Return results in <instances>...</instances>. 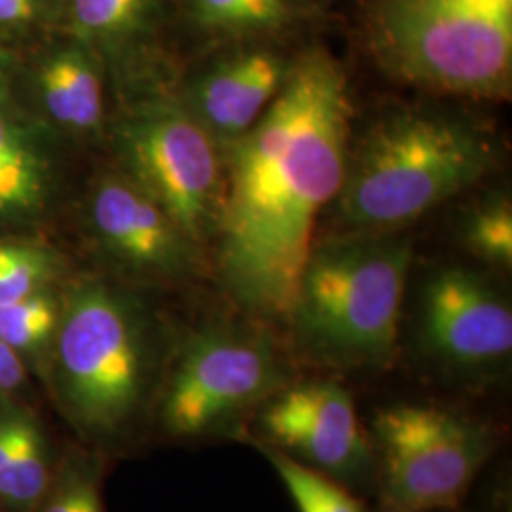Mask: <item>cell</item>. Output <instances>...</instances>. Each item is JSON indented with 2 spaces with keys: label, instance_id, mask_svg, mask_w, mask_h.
Here are the masks:
<instances>
[{
  "label": "cell",
  "instance_id": "obj_14",
  "mask_svg": "<svg viewBox=\"0 0 512 512\" xmlns=\"http://www.w3.org/2000/svg\"><path fill=\"white\" fill-rule=\"evenodd\" d=\"M57 141L31 99L25 67L0 44V228L35 224L52 207Z\"/></svg>",
  "mask_w": 512,
  "mask_h": 512
},
{
  "label": "cell",
  "instance_id": "obj_24",
  "mask_svg": "<svg viewBox=\"0 0 512 512\" xmlns=\"http://www.w3.org/2000/svg\"><path fill=\"white\" fill-rule=\"evenodd\" d=\"M27 368L14 349L0 340V399L12 397L25 384Z\"/></svg>",
  "mask_w": 512,
  "mask_h": 512
},
{
  "label": "cell",
  "instance_id": "obj_9",
  "mask_svg": "<svg viewBox=\"0 0 512 512\" xmlns=\"http://www.w3.org/2000/svg\"><path fill=\"white\" fill-rule=\"evenodd\" d=\"M414 346L442 378L486 384L511 365V300L488 270L440 264L421 277Z\"/></svg>",
  "mask_w": 512,
  "mask_h": 512
},
{
  "label": "cell",
  "instance_id": "obj_26",
  "mask_svg": "<svg viewBox=\"0 0 512 512\" xmlns=\"http://www.w3.org/2000/svg\"><path fill=\"white\" fill-rule=\"evenodd\" d=\"M0 512H4V511H2V507H0Z\"/></svg>",
  "mask_w": 512,
  "mask_h": 512
},
{
  "label": "cell",
  "instance_id": "obj_1",
  "mask_svg": "<svg viewBox=\"0 0 512 512\" xmlns=\"http://www.w3.org/2000/svg\"><path fill=\"white\" fill-rule=\"evenodd\" d=\"M344 65L325 46L293 71L247 135L224 150L213 272L234 310L285 327L317 226L336 198L353 129Z\"/></svg>",
  "mask_w": 512,
  "mask_h": 512
},
{
  "label": "cell",
  "instance_id": "obj_4",
  "mask_svg": "<svg viewBox=\"0 0 512 512\" xmlns=\"http://www.w3.org/2000/svg\"><path fill=\"white\" fill-rule=\"evenodd\" d=\"M414 253L406 230L317 236L285 321L296 357L336 372L391 365Z\"/></svg>",
  "mask_w": 512,
  "mask_h": 512
},
{
  "label": "cell",
  "instance_id": "obj_7",
  "mask_svg": "<svg viewBox=\"0 0 512 512\" xmlns=\"http://www.w3.org/2000/svg\"><path fill=\"white\" fill-rule=\"evenodd\" d=\"M107 139L114 167L209 253L224 202V150L171 93L120 107Z\"/></svg>",
  "mask_w": 512,
  "mask_h": 512
},
{
  "label": "cell",
  "instance_id": "obj_2",
  "mask_svg": "<svg viewBox=\"0 0 512 512\" xmlns=\"http://www.w3.org/2000/svg\"><path fill=\"white\" fill-rule=\"evenodd\" d=\"M503 160L494 128L456 103H397L353 124L327 234L404 232L486 183ZM321 220V222H323Z\"/></svg>",
  "mask_w": 512,
  "mask_h": 512
},
{
  "label": "cell",
  "instance_id": "obj_19",
  "mask_svg": "<svg viewBox=\"0 0 512 512\" xmlns=\"http://www.w3.org/2000/svg\"><path fill=\"white\" fill-rule=\"evenodd\" d=\"M105 461L97 450L71 448L55 459L46 492L29 512H105Z\"/></svg>",
  "mask_w": 512,
  "mask_h": 512
},
{
  "label": "cell",
  "instance_id": "obj_5",
  "mask_svg": "<svg viewBox=\"0 0 512 512\" xmlns=\"http://www.w3.org/2000/svg\"><path fill=\"white\" fill-rule=\"evenodd\" d=\"M368 54L391 80L435 97L512 95V0H365Z\"/></svg>",
  "mask_w": 512,
  "mask_h": 512
},
{
  "label": "cell",
  "instance_id": "obj_17",
  "mask_svg": "<svg viewBox=\"0 0 512 512\" xmlns=\"http://www.w3.org/2000/svg\"><path fill=\"white\" fill-rule=\"evenodd\" d=\"M177 16L203 46L281 40L310 10L304 0H175Z\"/></svg>",
  "mask_w": 512,
  "mask_h": 512
},
{
  "label": "cell",
  "instance_id": "obj_21",
  "mask_svg": "<svg viewBox=\"0 0 512 512\" xmlns=\"http://www.w3.org/2000/svg\"><path fill=\"white\" fill-rule=\"evenodd\" d=\"M247 442V440H245ZM256 452H260L275 473L281 478L283 486L293 499L298 512H365L363 503L351 494L346 484L323 475L311 467H306L293 458L277 452L270 446H264L255 440H249Z\"/></svg>",
  "mask_w": 512,
  "mask_h": 512
},
{
  "label": "cell",
  "instance_id": "obj_25",
  "mask_svg": "<svg viewBox=\"0 0 512 512\" xmlns=\"http://www.w3.org/2000/svg\"><path fill=\"white\" fill-rule=\"evenodd\" d=\"M304 2H306L308 10H313V8H319V6H323V2H327V0H304Z\"/></svg>",
  "mask_w": 512,
  "mask_h": 512
},
{
  "label": "cell",
  "instance_id": "obj_13",
  "mask_svg": "<svg viewBox=\"0 0 512 512\" xmlns=\"http://www.w3.org/2000/svg\"><path fill=\"white\" fill-rule=\"evenodd\" d=\"M175 0H63V31L103 65L118 109L171 92L179 74L165 48Z\"/></svg>",
  "mask_w": 512,
  "mask_h": 512
},
{
  "label": "cell",
  "instance_id": "obj_8",
  "mask_svg": "<svg viewBox=\"0 0 512 512\" xmlns=\"http://www.w3.org/2000/svg\"><path fill=\"white\" fill-rule=\"evenodd\" d=\"M378 512L454 511L494 456L486 423L433 403H399L372 421Z\"/></svg>",
  "mask_w": 512,
  "mask_h": 512
},
{
  "label": "cell",
  "instance_id": "obj_12",
  "mask_svg": "<svg viewBox=\"0 0 512 512\" xmlns=\"http://www.w3.org/2000/svg\"><path fill=\"white\" fill-rule=\"evenodd\" d=\"M279 40L222 44L179 71L171 95L222 150L255 128L293 71Z\"/></svg>",
  "mask_w": 512,
  "mask_h": 512
},
{
  "label": "cell",
  "instance_id": "obj_16",
  "mask_svg": "<svg viewBox=\"0 0 512 512\" xmlns=\"http://www.w3.org/2000/svg\"><path fill=\"white\" fill-rule=\"evenodd\" d=\"M55 458L37 416L12 397L0 399V507L29 512L46 492Z\"/></svg>",
  "mask_w": 512,
  "mask_h": 512
},
{
  "label": "cell",
  "instance_id": "obj_11",
  "mask_svg": "<svg viewBox=\"0 0 512 512\" xmlns=\"http://www.w3.org/2000/svg\"><path fill=\"white\" fill-rule=\"evenodd\" d=\"M86 226L99 255L128 283L179 285L205 266L202 247L116 167L90 186Z\"/></svg>",
  "mask_w": 512,
  "mask_h": 512
},
{
  "label": "cell",
  "instance_id": "obj_20",
  "mask_svg": "<svg viewBox=\"0 0 512 512\" xmlns=\"http://www.w3.org/2000/svg\"><path fill=\"white\" fill-rule=\"evenodd\" d=\"M463 249L488 270L512 268V200L509 192H490L478 198L459 220Z\"/></svg>",
  "mask_w": 512,
  "mask_h": 512
},
{
  "label": "cell",
  "instance_id": "obj_23",
  "mask_svg": "<svg viewBox=\"0 0 512 512\" xmlns=\"http://www.w3.org/2000/svg\"><path fill=\"white\" fill-rule=\"evenodd\" d=\"M63 29V0H0V44Z\"/></svg>",
  "mask_w": 512,
  "mask_h": 512
},
{
  "label": "cell",
  "instance_id": "obj_22",
  "mask_svg": "<svg viewBox=\"0 0 512 512\" xmlns=\"http://www.w3.org/2000/svg\"><path fill=\"white\" fill-rule=\"evenodd\" d=\"M63 272L61 256L33 241H0V306L54 287Z\"/></svg>",
  "mask_w": 512,
  "mask_h": 512
},
{
  "label": "cell",
  "instance_id": "obj_15",
  "mask_svg": "<svg viewBox=\"0 0 512 512\" xmlns=\"http://www.w3.org/2000/svg\"><path fill=\"white\" fill-rule=\"evenodd\" d=\"M25 76L38 114L59 137H107V74L80 42L65 37L50 44Z\"/></svg>",
  "mask_w": 512,
  "mask_h": 512
},
{
  "label": "cell",
  "instance_id": "obj_3",
  "mask_svg": "<svg viewBox=\"0 0 512 512\" xmlns=\"http://www.w3.org/2000/svg\"><path fill=\"white\" fill-rule=\"evenodd\" d=\"M173 349L164 319L133 283L84 275L61 291L46 361L55 403L82 439L118 448L156 416Z\"/></svg>",
  "mask_w": 512,
  "mask_h": 512
},
{
  "label": "cell",
  "instance_id": "obj_10",
  "mask_svg": "<svg viewBox=\"0 0 512 512\" xmlns=\"http://www.w3.org/2000/svg\"><path fill=\"white\" fill-rule=\"evenodd\" d=\"M348 488L376 484V456L346 387L291 382L256 410L247 437Z\"/></svg>",
  "mask_w": 512,
  "mask_h": 512
},
{
  "label": "cell",
  "instance_id": "obj_6",
  "mask_svg": "<svg viewBox=\"0 0 512 512\" xmlns=\"http://www.w3.org/2000/svg\"><path fill=\"white\" fill-rule=\"evenodd\" d=\"M291 382L274 327L239 311L217 315L175 344L154 420L169 439H245L256 410Z\"/></svg>",
  "mask_w": 512,
  "mask_h": 512
},
{
  "label": "cell",
  "instance_id": "obj_18",
  "mask_svg": "<svg viewBox=\"0 0 512 512\" xmlns=\"http://www.w3.org/2000/svg\"><path fill=\"white\" fill-rule=\"evenodd\" d=\"M61 317V293L40 289L12 304L0 306V340L14 349L21 361L46 359L54 346Z\"/></svg>",
  "mask_w": 512,
  "mask_h": 512
}]
</instances>
